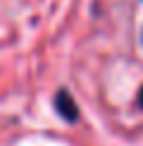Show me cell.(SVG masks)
<instances>
[{
	"label": "cell",
	"mask_w": 143,
	"mask_h": 146,
	"mask_svg": "<svg viewBox=\"0 0 143 146\" xmlns=\"http://www.w3.org/2000/svg\"><path fill=\"white\" fill-rule=\"evenodd\" d=\"M55 110L62 115V120L67 122H76L79 120V106L74 103V98L69 96L67 89H60L57 96H55Z\"/></svg>",
	"instance_id": "1"
},
{
	"label": "cell",
	"mask_w": 143,
	"mask_h": 146,
	"mask_svg": "<svg viewBox=\"0 0 143 146\" xmlns=\"http://www.w3.org/2000/svg\"><path fill=\"white\" fill-rule=\"evenodd\" d=\"M136 103H138V108L143 110V86H141V91H138V96H136Z\"/></svg>",
	"instance_id": "2"
}]
</instances>
